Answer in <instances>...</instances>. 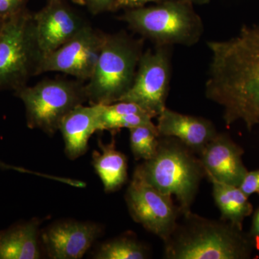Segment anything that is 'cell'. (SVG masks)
<instances>
[{
    "label": "cell",
    "mask_w": 259,
    "mask_h": 259,
    "mask_svg": "<svg viewBox=\"0 0 259 259\" xmlns=\"http://www.w3.org/2000/svg\"><path fill=\"white\" fill-rule=\"evenodd\" d=\"M154 117L151 112L134 102L120 101L102 105L100 131H108L115 134L122 128L151 125Z\"/></svg>",
    "instance_id": "ac0fdd59"
},
{
    "label": "cell",
    "mask_w": 259,
    "mask_h": 259,
    "mask_svg": "<svg viewBox=\"0 0 259 259\" xmlns=\"http://www.w3.org/2000/svg\"><path fill=\"white\" fill-rule=\"evenodd\" d=\"M243 149L225 134L217 136L199 153L209 181L239 187L246 175Z\"/></svg>",
    "instance_id": "4fadbf2b"
},
{
    "label": "cell",
    "mask_w": 259,
    "mask_h": 259,
    "mask_svg": "<svg viewBox=\"0 0 259 259\" xmlns=\"http://www.w3.org/2000/svg\"><path fill=\"white\" fill-rule=\"evenodd\" d=\"M105 35L106 33L88 24L69 41L42 58L36 76L57 71L81 81H88L93 74Z\"/></svg>",
    "instance_id": "30bf717a"
},
{
    "label": "cell",
    "mask_w": 259,
    "mask_h": 259,
    "mask_svg": "<svg viewBox=\"0 0 259 259\" xmlns=\"http://www.w3.org/2000/svg\"><path fill=\"white\" fill-rule=\"evenodd\" d=\"M178 139L160 137L156 154L138 166L143 176L162 193L175 196L181 212L190 211L205 172L199 158Z\"/></svg>",
    "instance_id": "3957f363"
},
{
    "label": "cell",
    "mask_w": 259,
    "mask_h": 259,
    "mask_svg": "<svg viewBox=\"0 0 259 259\" xmlns=\"http://www.w3.org/2000/svg\"><path fill=\"white\" fill-rule=\"evenodd\" d=\"M42 56L37 47L33 13L28 8L5 20L0 33V91L26 86Z\"/></svg>",
    "instance_id": "52a82bcc"
},
{
    "label": "cell",
    "mask_w": 259,
    "mask_h": 259,
    "mask_svg": "<svg viewBox=\"0 0 259 259\" xmlns=\"http://www.w3.org/2000/svg\"><path fill=\"white\" fill-rule=\"evenodd\" d=\"M192 5L186 0H165L153 6L125 10L120 19L156 46L190 47L203 32L202 19Z\"/></svg>",
    "instance_id": "5b68a950"
},
{
    "label": "cell",
    "mask_w": 259,
    "mask_h": 259,
    "mask_svg": "<svg viewBox=\"0 0 259 259\" xmlns=\"http://www.w3.org/2000/svg\"><path fill=\"white\" fill-rule=\"evenodd\" d=\"M164 242L168 259H243L250 256L251 242L231 223L200 217L190 211L181 213Z\"/></svg>",
    "instance_id": "7a4b0ae2"
},
{
    "label": "cell",
    "mask_w": 259,
    "mask_h": 259,
    "mask_svg": "<svg viewBox=\"0 0 259 259\" xmlns=\"http://www.w3.org/2000/svg\"><path fill=\"white\" fill-rule=\"evenodd\" d=\"M130 145L135 159H151L157 151L161 136L156 125L138 126L129 129Z\"/></svg>",
    "instance_id": "44dd1931"
},
{
    "label": "cell",
    "mask_w": 259,
    "mask_h": 259,
    "mask_svg": "<svg viewBox=\"0 0 259 259\" xmlns=\"http://www.w3.org/2000/svg\"><path fill=\"white\" fill-rule=\"evenodd\" d=\"M157 117L160 136L175 138L193 152H200L218 135L214 125L207 119L184 115L166 107Z\"/></svg>",
    "instance_id": "5bb4252c"
},
{
    "label": "cell",
    "mask_w": 259,
    "mask_h": 259,
    "mask_svg": "<svg viewBox=\"0 0 259 259\" xmlns=\"http://www.w3.org/2000/svg\"><path fill=\"white\" fill-rule=\"evenodd\" d=\"M186 1L190 2L192 4L196 3V4L203 5L207 4V3H209L212 0H186Z\"/></svg>",
    "instance_id": "83f0119b"
},
{
    "label": "cell",
    "mask_w": 259,
    "mask_h": 259,
    "mask_svg": "<svg viewBox=\"0 0 259 259\" xmlns=\"http://www.w3.org/2000/svg\"><path fill=\"white\" fill-rule=\"evenodd\" d=\"M28 0H0V19L8 20L27 9Z\"/></svg>",
    "instance_id": "7402d4cb"
},
{
    "label": "cell",
    "mask_w": 259,
    "mask_h": 259,
    "mask_svg": "<svg viewBox=\"0 0 259 259\" xmlns=\"http://www.w3.org/2000/svg\"><path fill=\"white\" fill-rule=\"evenodd\" d=\"M98 144L101 151H94V168L102 181L105 192H115L120 190L127 181V158L117 151L115 139L107 144H104L100 140Z\"/></svg>",
    "instance_id": "e0dca14e"
},
{
    "label": "cell",
    "mask_w": 259,
    "mask_h": 259,
    "mask_svg": "<svg viewBox=\"0 0 259 259\" xmlns=\"http://www.w3.org/2000/svg\"><path fill=\"white\" fill-rule=\"evenodd\" d=\"M102 234L97 223L66 221L51 225L42 232L48 256L52 259H80Z\"/></svg>",
    "instance_id": "7c38bea8"
},
{
    "label": "cell",
    "mask_w": 259,
    "mask_h": 259,
    "mask_svg": "<svg viewBox=\"0 0 259 259\" xmlns=\"http://www.w3.org/2000/svg\"><path fill=\"white\" fill-rule=\"evenodd\" d=\"M5 20L0 19V33H1L2 30H3V26H4Z\"/></svg>",
    "instance_id": "f1b7e54d"
},
{
    "label": "cell",
    "mask_w": 259,
    "mask_h": 259,
    "mask_svg": "<svg viewBox=\"0 0 259 259\" xmlns=\"http://www.w3.org/2000/svg\"><path fill=\"white\" fill-rule=\"evenodd\" d=\"M239 188L248 197L254 193H259V170L247 172Z\"/></svg>",
    "instance_id": "cb8c5ba5"
},
{
    "label": "cell",
    "mask_w": 259,
    "mask_h": 259,
    "mask_svg": "<svg viewBox=\"0 0 259 259\" xmlns=\"http://www.w3.org/2000/svg\"><path fill=\"white\" fill-rule=\"evenodd\" d=\"M212 195L221 213V220L243 229L245 218L253 211L251 204L239 187L212 182Z\"/></svg>",
    "instance_id": "d6986e66"
},
{
    "label": "cell",
    "mask_w": 259,
    "mask_h": 259,
    "mask_svg": "<svg viewBox=\"0 0 259 259\" xmlns=\"http://www.w3.org/2000/svg\"><path fill=\"white\" fill-rule=\"evenodd\" d=\"M0 168L5 170H13V171L20 172V173L31 174V175H36V176L45 177V178L50 179L58 181L59 180V177L51 176V175H44V174L39 173V172L32 171L26 168H22V167L12 166L8 163H5L0 160Z\"/></svg>",
    "instance_id": "484cf974"
},
{
    "label": "cell",
    "mask_w": 259,
    "mask_h": 259,
    "mask_svg": "<svg viewBox=\"0 0 259 259\" xmlns=\"http://www.w3.org/2000/svg\"><path fill=\"white\" fill-rule=\"evenodd\" d=\"M74 4L85 7L94 15L111 12L115 0H71Z\"/></svg>",
    "instance_id": "603a6c76"
},
{
    "label": "cell",
    "mask_w": 259,
    "mask_h": 259,
    "mask_svg": "<svg viewBox=\"0 0 259 259\" xmlns=\"http://www.w3.org/2000/svg\"><path fill=\"white\" fill-rule=\"evenodd\" d=\"M165 0H115L112 11L115 12L120 10L134 9V8L144 7L150 3H161Z\"/></svg>",
    "instance_id": "d4e9b609"
},
{
    "label": "cell",
    "mask_w": 259,
    "mask_h": 259,
    "mask_svg": "<svg viewBox=\"0 0 259 259\" xmlns=\"http://www.w3.org/2000/svg\"><path fill=\"white\" fill-rule=\"evenodd\" d=\"M207 47L212 56L206 97L222 107L226 125L240 122L251 131L259 125V24Z\"/></svg>",
    "instance_id": "6da1fadb"
},
{
    "label": "cell",
    "mask_w": 259,
    "mask_h": 259,
    "mask_svg": "<svg viewBox=\"0 0 259 259\" xmlns=\"http://www.w3.org/2000/svg\"><path fill=\"white\" fill-rule=\"evenodd\" d=\"M40 220L32 218L0 231V259H38Z\"/></svg>",
    "instance_id": "2e32d148"
},
{
    "label": "cell",
    "mask_w": 259,
    "mask_h": 259,
    "mask_svg": "<svg viewBox=\"0 0 259 259\" xmlns=\"http://www.w3.org/2000/svg\"><path fill=\"white\" fill-rule=\"evenodd\" d=\"M37 47L42 58L64 45L88 25L66 0H48L33 13Z\"/></svg>",
    "instance_id": "8fae6325"
},
{
    "label": "cell",
    "mask_w": 259,
    "mask_h": 259,
    "mask_svg": "<svg viewBox=\"0 0 259 259\" xmlns=\"http://www.w3.org/2000/svg\"><path fill=\"white\" fill-rule=\"evenodd\" d=\"M143 40L124 32L106 34L91 78L85 85L90 105L118 102L134 82L143 54Z\"/></svg>",
    "instance_id": "277c9868"
},
{
    "label": "cell",
    "mask_w": 259,
    "mask_h": 259,
    "mask_svg": "<svg viewBox=\"0 0 259 259\" xmlns=\"http://www.w3.org/2000/svg\"><path fill=\"white\" fill-rule=\"evenodd\" d=\"M259 194V193H258Z\"/></svg>",
    "instance_id": "f546056e"
},
{
    "label": "cell",
    "mask_w": 259,
    "mask_h": 259,
    "mask_svg": "<svg viewBox=\"0 0 259 259\" xmlns=\"http://www.w3.org/2000/svg\"><path fill=\"white\" fill-rule=\"evenodd\" d=\"M252 234L259 242V209L255 213L253 218V226H252Z\"/></svg>",
    "instance_id": "4316f807"
},
{
    "label": "cell",
    "mask_w": 259,
    "mask_h": 259,
    "mask_svg": "<svg viewBox=\"0 0 259 259\" xmlns=\"http://www.w3.org/2000/svg\"><path fill=\"white\" fill-rule=\"evenodd\" d=\"M170 47L143 53L132 86L120 101L134 102L157 117L166 107L171 76Z\"/></svg>",
    "instance_id": "9c48e42d"
},
{
    "label": "cell",
    "mask_w": 259,
    "mask_h": 259,
    "mask_svg": "<svg viewBox=\"0 0 259 259\" xmlns=\"http://www.w3.org/2000/svg\"><path fill=\"white\" fill-rule=\"evenodd\" d=\"M102 105H79L61 121L59 131L65 144V153L70 160L81 157L88 150L90 137L100 131Z\"/></svg>",
    "instance_id": "9a60e30c"
},
{
    "label": "cell",
    "mask_w": 259,
    "mask_h": 259,
    "mask_svg": "<svg viewBox=\"0 0 259 259\" xmlns=\"http://www.w3.org/2000/svg\"><path fill=\"white\" fill-rule=\"evenodd\" d=\"M148 250L131 237H119L102 243L94 255L97 259H145Z\"/></svg>",
    "instance_id": "ffe728a7"
},
{
    "label": "cell",
    "mask_w": 259,
    "mask_h": 259,
    "mask_svg": "<svg viewBox=\"0 0 259 259\" xmlns=\"http://www.w3.org/2000/svg\"><path fill=\"white\" fill-rule=\"evenodd\" d=\"M125 200L133 219L163 241L173 231L182 213L172 197L148 182L138 166L127 187Z\"/></svg>",
    "instance_id": "ba28073f"
},
{
    "label": "cell",
    "mask_w": 259,
    "mask_h": 259,
    "mask_svg": "<svg viewBox=\"0 0 259 259\" xmlns=\"http://www.w3.org/2000/svg\"><path fill=\"white\" fill-rule=\"evenodd\" d=\"M26 112L27 125L53 136L61 121L75 107L88 101L85 85L79 80L44 79L15 91Z\"/></svg>",
    "instance_id": "8992f818"
}]
</instances>
